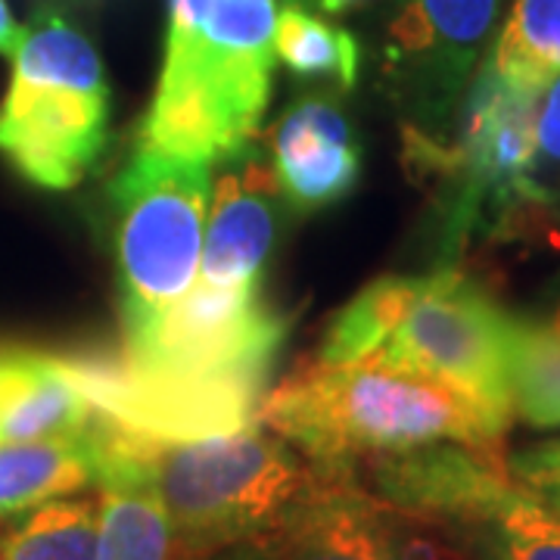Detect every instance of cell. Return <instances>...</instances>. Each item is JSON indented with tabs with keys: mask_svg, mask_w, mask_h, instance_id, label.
I'll use <instances>...</instances> for the list:
<instances>
[{
	"mask_svg": "<svg viewBox=\"0 0 560 560\" xmlns=\"http://www.w3.org/2000/svg\"><path fill=\"white\" fill-rule=\"evenodd\" d=\"M415 290H418V275H386L368 283L330 320L315 359L334 361V364L374 359V352L405 315Z\"/></svg>",
	"mask_w": 560,
	"mask_h": 560,
	"instance_id": "cell-20",
	"label": "cell"
},
{
	"mask_svg": "<svg viewBox=\"0 0 560 560\" xmlns=\"http://www.w3.org/2000/svg\"><path fill=\"white\" fill-rule=\"evenodd\" d=\"M511 411L536 430L560 427V330L514 318L508 361Z\"/></svg>",
	"mask_w": 560,
	"mask_h": 560,
	"instance_id": "cell-19",
	"label": "cell"
},
{
	"mask_svg": "<svg viewBox=\"0 0 560 560\" xmlns=\"http://www.w3.org/2000/svg\"><path fill=\"white\" fill-rule=\"evenodd\" d=\"M349 482L440 533L482 521L521 492V482L508 470V448L464 442H433L364 458Z\"/></svg>",
	"mask_w": 560,
	"mask_h": 560,
	"instance_id": "cell-9",
	"label": "cell"
},
{
	"mask_svg": "<svg viewBox=\"0 0 560 560\" xmlns=\"http://www.w3.org/2000/svg\"><path fill=\"white\" fill-rule=\"evenodd\" d=\"M156 489L184 560L265 539L312 482V467L259 420L202 440H150L97 415Z\"/></svg>",
	"mask_w": 560,
	"mask_h": 560,
	"instance_id": "cell-3",
	"label": "cell"
},
{
	"mask_svg": "<svg viewBox=\"0 0 560 560\" xmlns=\"http://www.w3.org/2000/svg\"><path fill=\"white\" fill-rule=\"evenodd\" d=\"M482 66L511 88L541 94L560 75V0H514Z\"/></svg>",
	"mask_w": 560,
	"mask_h": 560,
	"instance_id": "cell-15",
	"label": "cell"
},
{
	"mask_svg": "<svg viewBox=\"0 0 560 560\" xmlns=\"http://www.w3.org/2000/svg\"><path fill=\"white\" fill-rule=\"evenodd\" d=\"M22 40V25L13 16L10 3L0 0V57H13Z\"/></svg>",
	"mask_w": 560,
	"mask_h": 560,
	"instance_id": "cell-23",
	"label": "cell"
},
{
	"mask_svg": "<svg viewBox=\"0 0 560 560\" xmlns=\"http://www.w3.org/2000/svg\"><path fill=\"white\" fill-rule=\"evenodd\" d=\"M551 327H558L560 330V302H558V308H555V315H551V320H548Z\"/></svg>",
	"mask_w": 560,
	"mask_h": 560,
	"instance_id": "cell-27",
	"label": "cell"
},
{
	"mask_svg": "<svg viewBox=\"0 0 560 560\" xmlns=\"http://www.w3.org/2000/svg\"><path fill=\"white\" fill-rule=\"evenodd\" d=\"M97 495H62L10 517L0 529V560H94Z\"/></svg>",
	"mask_w": 560,
	"mask_h": 560,
	"instance_id": "cell-17",
	"label": "cell"
},
{
	"mask_svg": "<svg viewBox=\"0 0 560 560\" xmlns=\"http://www.w3.org/2000/svg\"><path fill=\"white\" fill-rule=\"evenodd\" d=\"M0 101V156L40 190L91 175L109 140V81L91 38L44 3L22 28Z\"/></svg>",
	"mask_w": 560,
	"mask_h": 560,
	"instance_id": "cell-4",
	"label": "cell"
},
{
	"mask_svg": "<svg viewBox=\"0 0 560 560\" xmlns=\"http://www.w3.org/2000/svg\"><path fill=\"white\" fill-rule=\"evenodd\" d=\"M275 0H168L138 147L219 165L253 150L275 88Z\"/></svg>",
	"mask_w": 560,
	"mask_h": 560,
	"instance_id": "cell-2",
	"label": "cell"
},
{
	"mask_svg": "<svg viewBox=\"0 0 560 560\" xmlns=\"http://www.w3.org/2000/svg\"><path fill=\"white\" fill-rule=\"evenodd\" d=\"M508 470L523 489H536L541 482L560 480V440H548L523 448L517 455H508Z\"/></svg>",
	"mask_w": 560,
	"mask_h": 560,
	"instance_id": "cell-22",
	"label": "cell"
},
{
	"mask_svg": "<svg viewBox=\"0 0 560 560\" xmlns=\"http://www.w3.org/2000/svg\"><path fill=\"white\" fill-rule=\"evenodd\" d=\"M275 60L300 79L334 81L340 91H352L361 50L349 28L324 20L305 3L283 0L275 13Z\"/></svg>",
	"mask_w": 560,
	"mask_h": 560,
	"instance_id": "cell-16",
	"label": "cell"
},
{
	"mask_svg": "<svg viewBox=\"0 0 560 560\" xmlns=\"http://www.w3.org/2000/svg\"><path fill=\"white\" fill-rule=\"evenodd\" d=\"M94 420L66 352L0 342V445L79 436Z\"/></svg>",
	"mask_w": 560,
	"mask_h": 560,
	"instance_id": "cell-13",
	"label": "cell"
},
{
	"mask_svg": "<svg viewBox=\"0 0 560 560\" xmlns=\"http://www.w3.org/2000/svg\"><path fill=\"white\" fill-rule=\"evenodd\" d=\"M514 318L458 265L418 275V290L374 359L440 381L514 423L508 361Z\"/></svg>",
	"mask_w": 560,
	"mask_h": 560,
	"instance_id": "cell-6",
	"label": "cell"
},
{
	"mask_svg": "<svg viewBox=\"0 0 560 560\" xmlns=\"http://www.w3.org/2000/svg\"><path fill=\"white\" fill-rule=\"evenodd\" d=\"M296 3H305V7H318L320 13H330V16H337V13H346V10L359 7V3H364V0H296Z\"/></svg>",
	"mask_w": 560,
	"mask_h": 560,
	"instance_id": "cell-26",
	"label": "cell"
},
{
	"mask_svg": "<svg viewBox=\"0 0 560 560\" xmlns=\"http://www.w3.org/2000/svg\"><path fill=\"white\" fill-rule=\"evenodd\" d=\"M521 197V234L529 231L533 219L548 215L560 206V75L539 97L536 125H533V153L523 172Z\"/></svg>",
	"mask_w": 560,
	"mask_h": 560,
	"instance_id": "cell-21",
	"label": "cell"
},
{
	"mask_svg": "<svg viewBox=\"0 0 560 560\" xmlns=\"http://www.w3.org/2000/svg\"><path fill=\"white\" fill-rule=\"evenodd\" d=\"M212 165L138 147L109 180L121 342L138 340L194 287Z\"/></svg>",
	"mask_w": 560,
	"mask_h": 560,
	"instance_id": "cell-5",
	"label": "cell"
},
{
	"mask_svg": "<svg viewBox=\"0 0 560 560\" xmlns=\"http://www.w3.org/2000/svg\"><path fill=\"white\" fill-rule=\"evenodd\" d=\"M445 536L470 560H560V517L523 486L495 514Z\"/></svg>",
	"mask_w": 560,
	"mask_h": 560,
	"instance_id": "cell-18",
	"label": "cell"
},
{
	"mask_svg": "<svg viewBox=\"0 0 560 560\" xmlns=\"http://www.w3.org/2000/svg\"><path fill=\"white\" fill-rule=\"evenodd\" d=\"M94 445L79 436L0 445V523L44 501L94 489Z\"/></svg>",
	"mask_w": 560,
	"mask_h": 560,
	"instance_id": "cell-14",
	"label": "cell"
},
{
	"mask_svg": "<svg viewBox=\"0 0 560 560\" xmlns=\"http://www.w3.org/2000/svg\"><path fill=\"white\" fill-rule=\"evenodd\" d=\"M194 560H271L268 558V548L265 541H243V545H231V548H221L215 555H206V558Z\"/></svg>",
	"mask_w": 560,
	"mask_h": 560,
	"instance_id": "cell-24",
	"label": "cell"
},
{
	"mask_svg": "<svg viewBox=\"0 0 560 560\" xmlns=\"http://www.w3.org/2000/svg\"><path fill=\"white\" fill-rule=\"evenodd\" d=\"M529 495L539 501L541 508H548L551 514H558L560 517V480L541 482L536 489H529Z\"/></svg>",
	"mask_w": 560,
	"mask_h": 560,
	"instance_id": "cell-25",
	"label": "cell"
},
{
	"mask_svg": "<svg viewBox=\"0 0 560 560\" xmlns=\"http://www.w3.org/2000/svg\"><path fill=\"white\" fill-rule=\"evenodd\" d=\"M271 560H464L436 526L401 514L349 480L312 482L265 536Z\"/></svg>",
	"mask_w": 560,
	"mask_h": 560,
	"instance_id": "cell-8",
	"label": "cell"
},
{
	"mask_svg": "<svg viewBox=\"0 0 560 560\" xmlns=\"http://www.w3.org/2000/svg\"><path fill=\"white\" fill-rule=\"evenodd\" d=\"M256 420L334 480H349L364 458L433 442L504 452L511 430L452 386L381 361H300L261 396Z\"/></svg>",
	"mask_w": 560,
	"mask_h": 560,
	"instance_id": "cell-1",
	"label": "cell"
},
{
	"mask_svg": "<svg viewBox=\"0 0 560 560\" xmlns=\"http://www.w3.org/2000/svg\"><path fill=\"white\" fill-rule=\"evenodd\" d=\"M501 0H396L381 57L401 128L445 140L499 25Z\"/></svg>",
	"mask_w": 560,
	"mask_h": 560,
	"instance_id": "cell-7",
	"label": "cell"
},
{
	"mask_svg": "<svg viewBox=\"0 0 560 560\" xmlns=\"http://www.w3.org/2000/svg\"><path fill=\"white\" fill-rule=\"evenodd\" d=\"M94 445L97 555L94 560H184L175 526L150 480L106 433L94 411L88 427Z\"/></svg>",
	"mask_w": 560,
	"mask_h": 560,
	"instance_id": "cell-12",
	"label": "cell"
},
{
	"mask_svg": "<svg viewBox=\"0 0 560 560\" xmlns=\"http://www.w3.org/2000/svg\"><path fill=\"white\" fill-rule=\"evenodd\" d=\"M212 212L202 234L200 287L221 293H261V275L278 241L280 197L271 165L246 150L212 187Z\"/></svg>",
	"mask_w": 560,
	"mask_h": 560,
	"instance_id": "cell-10",
	"label": "cell"
},
{
	"mask_svg": "<svg viewBox=\"0 0 560 560\" xmlns=\"http://www.w3.org/2000/svg\"><path fill=\"white\" fill-rule=\"evenodd\" d=\"M464 560H470V558H464Z\"/></svg>",
	"mask_w": 560,
	"mask_h": 560,
	"instance_id": "cell-28",
	"label": "cell"
},
{
	"mask_svg": "<svg viewBox=\"0 0 560 560\" xmlns=\"http://www.w3.org/2000/svg\"><path fill=\"white\" fill-rule=\"evenodd\" d=\"M361 143L342 106L327 94H302L271 131V172L280 197L300 212L346 200L361 178Z\"/></svg>",
	"mask_w": 560,
	"mask_h": 560,
	"instance_id": "cell-11",
	"label": "cell"
}]
</instances>
